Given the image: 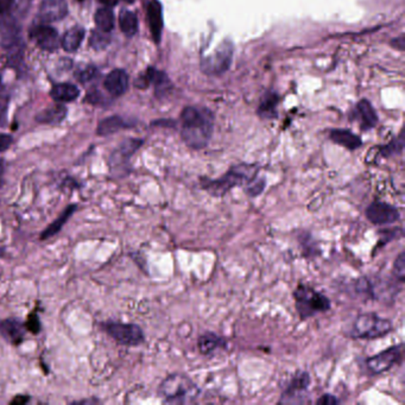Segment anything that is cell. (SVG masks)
I'll return each instance as SVG.
<instances>
[{"label": "cell", "mask_w": 405, "mask_h": 405, "mask_svg": "<svg viewBox=\"0 0 405 405\" xmlns=\"http://www.w3.org/2000/svg\"><path fill=\"white\" fill-rule=\"evenodd\" d=\"M392 275L396 281L404 283L405 281V252L402 251L398 254L392 266Z\"/></svg>", "instance_id": "31"}, {"label": "cell", "mask_w": 405, "mask_h": 405, "mask_svg": "<svg viewBox=\"0 0 405 405\" xmlns=\"http://www.w3.org/2000/svg\"><path fill=\"white\" fill-rule=\"evenodd\" d=\"M77 1H82V0H77Z\"/></svg>", "instance_id": "45"}, {"label": "cell", "mask_w": 405, "mask_h": 405, "mask_svg": "<svg viewBox=\"0 0 405 405\" xmlns=\"http://www.w3.org/2000/svg\"><path fill=\"white\" fill-rule=\"evenodd\" d=\"M4 254H5V249H3V247H0V258L4 257Z\"/></svg>", "instance_id": "43"}, {"label": "cell", "mask_w": 405, "mask_h": 405, "mask_svg": "<svg viewBox=\"0 0 405 405\" xmlns=\"http://www.w3.org/2000/svg\"><path fill=\"white\" fill-rule=\"evenodd\" d=\"M13 137L10 136V135H0V153H3V151H6L11 144H13Z\"/></svg>", "instance_id": "37"}, {"label": "cell", "mask_w": 405, "mask_h": 405, "mask_svg": "<svg viewBox=\"0 0 405 405\" xmlns=\"http://www.w3.org/2000/svg\"><path fill=\"white\" fill-rule=\"evenodd\" d=\"M214 114L205 107H185L181 113V138L188 148L202 150L214 131Z\"/></svg>", "instance_id": "1"}, {"label": "cell", "mask_w": 405, "mask_h": 405, "mask_svg": "<svg viewBox=\"0 0 405 405\" xmlns=\"http://www.w3.org/2000/svg\"><path fill=\"white\" fill-rule=\"evenodd\" d=\"M401 238H403V229H402L396 227V229L381 231V240L378 241L377 250L381 249V246H384L390 241L395 240V239H401Z\"/></svg>", "instance_id": "33"}, {"label": "cell", "mask_w": 405, "mask_h": 405, "mask_svg": "<svg viewBox=\"0 0 405 405\" xmlns=\"http://www.w3.org/2000/svg\"><path fill=\"white\" fill-rule=\"evenodd\" d=\"M227 347V340L225 337H220L213 332H206L199 337L197 340V349L202 356H211L217 349H226Z\"/></svg>", "instance_id": "18"}, {"label": "cell", "mask_w": 405, "mask_h": 405, "mask_svg": "<svg viewBox=\"0 0 405 405\" xmlns=\"http://www.w3.org/2000/svg\"><path fill=\"white\" fill-rule=\"evenodd\" d=\"M67 13L68 5L66 0H43L38 15L43 22H56L65 18Z\"/></svg>", "instance_id": "15"}, {"label": "cell", "mask_w": 405, "mask_h": 405, "mask_svg": "<svg viewBox=\"0 0 405 405\" xmlns=\"http://www.w3.org/2000/svg\"><path fill=\"white\" fill-rule=\"evenodd\" d=\"M265 185H266V181H265L264 177L257 176L245 187V193L251 197H259L264 192Z\"/></svg>", "instance_id": "32"}, {"label": "cell", "mask_w": 405, "mask_h": 405, "mask_svg": "<svg viewBox=\"0 0 405 405\" xmlns=\"http://www.w3.org/2000/svg\"><path fill=\"white\" fill-rule=\"evenodd\" d=\"M102 329L119 345L136 347L144 344V332L142 327L135 323L106 322L102 325Z\"/></svg>", "instance_id": "6"}, {"label": "cell", "mask_w": 405, "mask_h": 405, "mask_svg": "<svg viewBox=\"0 0 405 405\" xmlns=\"http://www.w3.org/2000/svg\"><path fill=\"white\" fill-rule=\"evenodd\" d=\"M4 161H3V160H0V187L3 185V176H4Z\"/></svg>", "instance_id": "42"}, {"label": "cell", "mask_w": 405, "mask_h": 405, "mask_svg": "<svg viewBox=\"0 0 405 405\" xmlns=\"http://www.w3.org/2000/svg\"><path fill=\"white\" fill-rule=\"evenodd\" d=\"M26 330H30L31 333L37 334L40 332V319L36 313L30 314L28 316V321L25 323Z\"/></svg>", "instance_id": "35"}, {"label": "cell", "mask_w": 405, "mask_h": 405, "mask_svg": "<svg viewBox=\"0 0 405 405\" xmlns=\"http://www.w3.org/2000/svg\"><path fill=\"white\" fill-rule=\"evenodd\" d=\"M312 378L307 371H297L282 392L278 404H302L308 403V390Z\"/></svg>", "instance_id": "7"}, {"label": "cell", "mask_w": 405, "mask_h": 405, "mask_svg": "<svg viewBox=\"0 0 405 405\" xmlns=\"http://www.w3.org/2000/svg\"><path fill=\"white\" fill-rule=\"evenodd\" d=\"M15 0H0V17L5 16L11 10Z\"/></svg>", "instance_id": "38"}, {"label": "cell", "mask_w": 405, "mask_h": 405, "mask_svg": "<svg viewBox=\"0 0 405 405\" xmlns=\"http://www.w3.org/2000/svg\"><path fill=\"white\" fill-rule=\"evenodd\" d=\"M94 20H95L98 29L104 33H109L114 28V15L112 10L107 6L98 10L94 16Z\"/></svg>", "instance_id": "28"}, {"label": "cell", "mask_w": 405, "mask_h": 405, "mask_svg": "<svg viewBox=\"0 0 405 405\" xmlns=\"http://www.w3.org/2000/svg\"><path fill=\"white\" fill-rule=\"evenodd\" d=\"M106 33H104L101 30L100 31H93L92 36L89 38V45L94 50H102V49L107 48V45L111 42V38Z\"/></svg>", "instance_id": "30"}, {"label": "cell", "mask_w": 405, "mask_h": 405, "mask_svg": "<svg viewBox=\"0 0 405 405\" xmlns=\"http://www.w3.org/2000/svg\"><path fill=\"white\" fill-rule=\"evenodd\" d=\"M148 20L153 40L156 43H160L163 30V11L161 3L158 0L150 1L148 6Z\"/></svg>", "instance_id": "17"}, {"label": "cell", "mask_w": 405, "mask_h": 405, "mask_svg": "<svg viewBox=\"0 0 405 405\" xmlns=\"http://www.w3.org/2000/svg\"><path fill=\"white\" fill-rule=\"evenodd\" d=\"M143 144L142 139H126L123 142L118 148L113 151L109 158V165L111 169H118L119 167H124L128 165L130 158L133 156V153H136L138 148H141Z\"/></svg>", "instance_id": "12"}, {"label": "cell", "mask_w": 405, "mask_h": 405, "mask_svg": "<svg viewBox=\"0 0 405 405\" xmlns=\"http://www.w3.org/2000/svg\"><path fill=\"white\" fill-rule=\"evenodd\" d=\"M259 173L257 165H234L229 171L222 175L220 178L212 180L208 177H201V188L206 190L213 197H224L232 189L237 187H246L250 182H252Z\"/></svg>", "instance_id": "2"}, {"label": "cell", "mask_w": 405, "mask_h": 405, "mask_svg": "<svg viewBox=\"0 0 405 405\" xmlns=\"http://www.w3.org/2000/svg\"><path fill=\"white\" fill-rule=\"evenodd\" d=\"M67 109L63 106H54L38 113L36 121L40 124H59L65 119Z\"/></svg>", "instance_id": "25"}, {"label": "cell", "mask_w": 405, "mask_h": 405, "mask_svg": "<svg viewBox=\"0 0 405 405\" xmlns=\"http://www.w3.org/2000/svg\"><path fill=\"white\" fill-rule=\"evenodd\" d=\"M84 38V30L81 26H75L66 33L65 37L61 40V45L66 52H75L80 48Z\"/></svg>", "instance_id": "23"}, {"label": "cell", "mask_w": 405, "mask_h": 405, "mask_svg": "<svg viewBox=\"0 0 405 405\" xmlns=\"http://www.w3.org/2000/svg\"><path fill=\"white\" fill-rule=\"evenodd\" d=\"M105 89L113 97H121L129 87V77L121 69H114L105 79Z\"/></svg>", "instance_id": "16"}, {"label": "cell", "mask_w": 405, "mask_h": 405, "mask_svg": "<svg viewBox=\"0 0 405 405\" xmlns=\"http://www.w3.org/2000/svg\"><path fill=\"white\" fill-rule=\"evenodd\" d=\"M0 84H1V80H0Z\"/></svg>", "instance_id": "46"}, {"label": "cell", "mask_w": 405, "mask_h": 405, "mask_svg": "<svg viewBox=\"0 0 405 405\" xmlns=\"http://www.w3.org/2000/svg\"><path fill=\"white\" fill-rule=\"evenodd\" d=\"M50 94L52 99L57 102H70L79 97L80 91L75 84H59L52 87Z\"/></svg>", "instance_id": "22"}, {"label": "cell", "mask_w": 405, "mask_h": 405, "mask_svg": "<svg viewBox=\"0 0 405 405\" xmlns=\"http://www.w3.org/2000/svg\"><path fill=\"white\" fill-rule=\"evenodd\" d=\"M365 215L366 219L376 226L392 225L401 220L399 209L381 200L372 201L366 208Z\"/></svg>", "instance_id": "10"}, {"label": "cell", "mask_w": 405, "mask_h": 405, "mask_svg": "<svg viewBox=\"0 0 405 405\" xmlns=\"http://www.w3.org/2000/svg\"><path fill=\"white\" fill-rule=\"evenodd\" d=\"M30 401V397L28 396H17L16 398H13V401L10 402V404H25Z\"/></svg>", "instance_id": "39"}, {"label": "cell", "mask_w": 405, "mask_h": 405, "mask_svg": "<svg viewBox=\"0 0 405 405\" xmlns=\"http://www.w3.org/2000/svg\"><path fill=\"white\" fill-rule=\"evenodd\" d=\"M329 138L335 144L340 145V146L347 148L349 151H354V150H357L362 145L360 137L357 136L356 133L349 131V130H332L329 132Z\"/></svg>", "instance_id": "19"}, {"label": "cell", "mask_w": 405, "mask_h": 405, "mask_svg": "<svg viewBox=\"0 0 405 405\" xmlns=\"http://www.w3.org/2000/svg\"><path fill=\"white\" fill-rule=\"evenodd\" d=\"M100 3L107 8H112L119 3V0H100Z\"/></svg>", "instance_id": "41"}, {"label": "cell", "mask_w": 405, "mask_h": 405, "mask_svg": "<svg viewBox=\"0 0 405 405\" xmlns=\"http://www.w3.org/2000/svg\"><path fill=\"white\" fill-rule=\"evenodd\" d=\"M392 330V322L389 319L371 312L358 315L351 330V337L360 340H376L386 337Z\"/></svg>", "instance_id": "5"}, {"label": "cell", "mask_w": 405, "mask_h": 405, "mask_svg": "<svg viewBox=\"0 0 405 405\" xmlns=\"http://www.w3.org/2000/svg\"><path fill=\"white\" fill-rule=\"evenodd\" d=\"M403 357V345L391 346L388 349L367 358L365 360L366 369L371 374H381L388 372L398 364Z\"/></svg>", "instance_id": "9"}, {"label": "cell", "mask_w": 405, "mask_h": 405, "mask_svg": "<svg viewBox=\"0 0 405 405\" xmlns=\"http://www.w3.org/2000/svg\"><path fill=\"white\" fill-rule=\"evenodd\" d=\"M125 128H128V125L125 123L124 119L121 116H113L101 121L98 126L97 133L101 137L111 136L113 133L118 132Z\"/></svg>", "instance_id": "24"}, {"label": "cell", "mask_w": 405, "mask_h": 405, "mask_svg": "<svg viewBox=\"0 0 405 405\" xmlns=\"http://www.w3.org/2000/svg\"><path fill=\"white\" fill-rule=\"evenodd\" d=\"M25 332V323L20 322L18 319L13 317L0 321V335L11 345H20L24 340Z\"/></svg>", "instance_id": "13"}, {"label": "cell", "mask_w": 405, "mask_h": 405, "mask_svg": "<svg viewBox=\"0 0 405 405\" xmlns=\"http://www.w3.org/2000/svg\"><path fill=\"white\" fill-rule=\"evenodd\" d=\"M150 84H155L157 95H163L171 87L170 81H169L168 77L165 75V72H158V70L153 68H148L145 72V74L138 77V80L136 82L138 89H146Z\"/></svg>", "instance_id": "14"}, {"label": "cell", "mask_w": 405, "mask_h": 405, "mask_svg": "<svg viewBox=\"0 0 405 405\" xmlns=\"http://www.w3.org/2000/svg\"><path fill=\"white\" fill-rule=\"evenodd\" d=\"M403 148H404V136L402 132L399 137L395 138L390 144L381 146V156L386 158V157L393 156V155H401L403 153Z\"/></svg>", "instance_id": "29"}, {"label": "cell", "mask_w": 405, "mask_h": 405, "mask_svg": "<svg viewBox=\"0 0 405 405\" xmlns=\"http://www.w3.org/2000/svg\"><path fill=\"white\" fill-rule=\"evenodd\" d=\"M30 37L33 38L36 45L45 52H56L61 45L60 37L55 29L47 26V25H40L31 30Z\"/></svg>", "instance_id": "11"}, {"label": "cell", "mask_w": 405, "mask_h": 405, "mask_svg": "<svg viewBox=\"0 0 405 405\" xmlns=\"http://www.w3.org/2000/svg\"><path fill=\"white\" fill-rule=\"evenodd\" d=\"M277 104H278V95L275 93L270 92L265 94L259 105V116L263 119H273L276 116Z\"/></svg>", "instance_id": "27"}, {"label": "cell", "mask_w": 405, "mask_h": 405, "mask_svg": "<svg viewBox=\"0 0 405 405\" xmlns=\"http://www.w3.org/2000/svg\"><path fill=\"white\" fill-rule=\"evenodd\" d=\"M358 119L360 121V128L362 131H369L373 129L378 123V116L376 111L373 109L372 105L367 100H361L357 105Z\"/></svg>", "instance_id": "20"}, {"label": "cell", "mask_w": 405, "mask_h": 405, "mask_svg": "<svg viewBox=\"0 0 405 405\" xmlns=\"http://www.w3.org/2000/svg\"><path fill=\"white\" fill-rule=\"evenodd\" d=\"M233 45L231 42H224L217 47L211 56L201 61V69L207 75H221L227 72L232 62Z\"/></svg>", "instance_id": "8"}, {"label": "cell", "mask_w": 405, "mask_h": 405, "mask_svg": "<svg viewBox=\"0 0 405 405\" xmlns=\"http://www.w3.org/2000/svg\"><path fill=\"white\" fill-rule=\"evenodd\" d=\"M200 393L197 383L185 373L169 374L158 386L160 397L168 404H192L197 402Z\"/></svg>", "instance_id": "3"}, {"label": "cell", "mask_w": 405, "mask_h": 405, "mask_svg": "<svg viewBox=\"0 0 405 405\" xmlns=\"http://www.w3.org/2000/svg\"><path fill=\"white\" fill-rule=\"evenodd\" d=\"M392 45H395V47L399 49V50H404V38H403V37H401V38H396V40H392Z\"/></svg>", "instance_id": "40"}, {"label": "cell", "mask_w": 405, "mask_h": 405, "mask_svg": "<svg viewBox=\"0 0 405 405\" xmlns=\"http://www.w3.org/2000/svg\"><path fill=\"white\" fill-rule=\"evenodd\" d=\"M293 297L297 315L301 321H305L317 314L327 313L332 308V302L328 297L305 283H298L296 289L293 290Z\"/></svg>", "instance_id": "4"}, {"label": "cell", "mask_w": 405, "mask_h": 405, "mask_svg": "<svg viewBox=\"0 0 405 405\" xmlns=\"http://www.w3.org/2000/svg\"><path fill=\"white\" fill-rule=\"evenodd\" d=\"M77 209V205H70L67 208L61 213L56 220L52 221V224L47 227V229L40 233V240H47L50 238L55 237L57 233L60 232L61 229H63V226L67 224V221L72 217V214L75 213Z\"/></svg>", "instance_id": "21"}, {"label": "cell", "mask_w": 405, "mask_h": 405, "mask_svg": "<svg viewBox=\"0 0 405 405\" xmlns=\"http://www.w3.org/2000/svg\"><path fill=\"white\" fill-rule=\"evenodd\" d=\"M97 69L93 66H86L84 68L77 69V79L81 82H87V81L92 80L93 77L95 75Z\"/></svg>", "instance_id": "34"}, {"label": "cell", "mask_w": 405, "mask_h": 405, "mask_svg": "<svg viewBox=\"0 0 405 405\" xmlns=\"http://www.w3.org/2000/svg\"><path fill=\"white\" fill-rule=\"evenodd\" d=\"M315 403H316L317 405L339 404V403H340V399H339L337 396H334V395L325 393V395H322L321 397L317 398Z\"/></svg>", "instance_id": "36"}, {"label": "cell", "mask_w": 405, "mask_h": 405, "mask_svg": "<svg viewBox=\"0 0 405 405\" xmlns=\"http://www.w3.org/2000/svg\"><path fill=\"white\" fill-rule=\"evenodd\" d=\"M119 25L121 31L128 37H132L138 31V18L136 13L129 10H123L119 15Z\"/></svg>", "instance_id": "26"}, {"label": "cell", "mask_w": 405, "mask_h": 405, "mask_svg": "<svg viewBox=\"0 0 405 405\" xmlns=\"http://www.w3.org/2000/svg\"><path fill=\"white\" fill-rule=\"evenodd\" d=\"M126 3H133V0H125Z\"/></svg>", "instance_id": "44"}]
</instances>
